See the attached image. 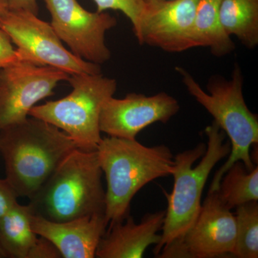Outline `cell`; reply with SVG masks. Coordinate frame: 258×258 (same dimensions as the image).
<instances>
[{
	"mask_svg": "<svg viewBox=\"0 0 258 258\" xmlns=\"http://www.w3.org/2000/svg\"><path fill=\"white\" fill-rule=\"evenodd\" d=\"M51 15V26L71 52L83 60L101 64L110 60L106 33L117 25L106 12L88 11L78 0H43Z\"/></svg>",
	"mask_w": 258,
	"mask_h": 258,
	"instance_id": "obj_8",
	"label": "cell"
},
{
	"mask_svg": "<svg viewBox=\"0 0 258 258\" xmlns=\"http://www.w3.org/2000/svg\"><path fill=\"white\" fill-rule=\"evenodd\" d=\"M237 240L232 257H258V204L249 202L236 208Z\"/></svg>",
	"mask_w": 258,
	"mask_h": 258,
	"instance_id": "obj_19",
	"label": "cell"
},
{
	"mask_svg": "<svg viewBox=\"0 0 258 258\" xmlns=\"http://www.w3.org/2000/svg\"><path fill=\"white\" fill-rule=\"evenodd\" d=\"M96 3L97 12L102 13L107 10L121 12L130 20L134 32L138 28L139 20L145 3L144 0H93Z\"/></svg>",
	"mask_w": 258,
	"mask_h": 258,
	"instance_id": "obj_20",
	"label": "cell"
},
{
	"mask_svg": "<svg viewBox=\"0 0 258 258\" xmlns=\"http://www.w3.org/2000/svg\"><path fill=\"white\" fill-rule=\"evenodd\" d=\"M0 28L17 45L23 61L51 66L69 75L101 74L100 64L83 60L68 50L50 23L37 15L9 10L0 20Z\"/></svg>",
	"mask_w": 258,
	"mask_h": 258,
	"instance_id": "obj_7",
	"label": "cell"
},
{
	"mask_svg": "<svg viewBox=\"0 0 258 258\" xmlns=\"http://www.w3.org/2000/svg\"><path fill=\"white\" fill-rule=\"evenodd\" d=\"M76 148L67 134L34 117L0 130L5 179L18 197L32 198Z\"/></svg>",
	"mask_w": 258,
	"mask_h": 258,
	"instance_id": "obj_2",
	"label": "cell"
},
{
	"mask_svg": "<svg viewBox=\"0 0 258 258\" xmlns=\"http://www.w3.org/2000/svg\"><path fill=\"white\" fill-rule=\"evenodd\" d=\"M30 205L15 204L0 219V244L7 257L28 258L38 235L31 227Z\"/></svg>",
	"mask_w": 258,
	"mask_h": 258,
	"instance_id": "obj_16",
	"label": "cell"
},
{
	"mask_svg": "<svg viewBox=\"0 0 258 258\" xmlns=\"http://www.w3.org/2000/svg\"><path fill=\"white\" fill-rule=\"evenodd\" d=\"M7 257L6 254L3 250V247H2L1 244H0V258H5Z\"/></svg>",
	"mask_w": 258,
	"mask_h": 258,
	"instance_id": "obj_26",
	"label": "cell"
},
{
	"mask_svg": "<svg viewBox=\"0 0 258 258\" xmlns=\"http://www.w3.org/2000/svg\"><path fill=\"white\" fill-rule=\"evenodd\" d=\"M38 237L30 249L28 258H62L55 244L45 237Z\"/></svg>",
	"mask_w": 258,
	"mask_h": 258,
	"instance_id": "obj_22",
	"label": "cell"
},
{
	"mask_svg": "<svg viewBox=\"0 0 258 258\" xmlns=\"http://www.w3.org/2000/svg\"><path fill=\"white\" fill-rule=\"evenodd\" d=\"M208 144L200 143L193 149L174 157V186L170 194L163 193L167 209L160 243L154 248L157 256L166 246L180 240L192 227L202 207V196L210 173L215 165L230 154V141L215 121L206 127Z\"/></svg>",
	"mask_w": 258,
	"mask_h": 258,
	"instance_id": "obj_3",
	"label": "cell"
},
{
	"mask_svg": "<svg viewBox=\"0 0 258 258\" xmlns=\"http://www.w3.org/2000/svg\"><path fill=\"white\" fill-rule=\"evenodd\" d=\"M23 61L20 52L13 47L10 37L0 28V69Z\"/></svg>",
	"mask_w": 258,
	"mask_h": 258,
	"instance_id": "obj_21",
	"label": "cell"
},
{
	"mask_svg": "<svg viewBox=\"0 0 258 258\" xmlns=\"http://www.w3.org/2000/svg\"><path fill=\"white\" fill-rule=\"evenodd\" d=\"M96 152L106 176L105 217L109 225L130 215L131 203L139 190L174 171V156L164 144L147 147L137 139L108 136L102 138Z\"/></svg>",
	"mask_w": 258,
	"mask_h": 258,
	"instance_id": "obj_1",
	"label": "cell"
},
{
	"mask_svg": "<svg viewBox=\"0 0 258 258\" xmlns=\"http://www.w3.org/2000/svg\"><path fill=\"white\" fill-rule=\"evenodd\" d=\"M237 240L235 215L216 191H208L192 227L182 238L161 249L159 257H232Z\"/></svg>",
	"mask_w": 258,
	"mask_h": 258,
	"instance_id": "obj_9",
	"label": "cell"
},
{
	"mask_svg": "<svg viewBox=\"0 0 258 258\" xmlns=\"http://www.w3.org/2000/svg\"><path fill=\"white\" fill-rule=\"evenodd\" d=\"M31 227L37 235L55 244L62 258H94L108 223L105 214L66 222H53L32 214Z\"/></svg>",
	"mask_w": 258,
	"mask_h": 258,
	"instance_id": "obj_13",
	"label": "cell"
},
{
	"mask_svg": "<svg viewBox=\"0 0 258 258\" xmlns=\"http://www.w3.org/2000/svg\"><path fill=\"white\" fill-rule=\"evenodd\" d=\"M70 75L47 66L20 61L0 69V130L20 123L39 101L54 95Z\"/></svg>",
	"mask_w": 258,
	"mask_h": 258,
	"instance_id": "obj_10",
	"label": "cell"
},
{
	"mask_svg": "<svg viewBox=\"0 0 258 258\" xmlns=\"http://www.w3.org/2000/svg\"><path fill=\"white\" fill-rule=\"evenodd\" d=\"M18 194L6 179H0V219L18 203Z\"/></svg>",
	"mask_w": 258,
	"mask_h": 258,
	"instance_id": "obj_23",
	"label": "cell"
},
{
	"mask_svg": "<svg viewBox=\"0 0 258 258\" xmlns=\"http://www.w3.org/2000/svg\"><path fill=\"white\" fill-rule=\"evenodd\" d=\"M221 0H199L192 29L191 43L195 47H208L217 57L229 55L235 45L220 22L219 8Z\"/></svg>",
	"mask_w": 258,
	"mask_h": 258,
	"instance_id": "obj_15",
	"label": "cell"
},
{
	"mask_svg": "<svg viewBox=\"0 0 258 258\" xmlns=\"http://www.w3.org/2000/svg\"><path fill=\"white\" fill-rule=\"evenodd\" d=\"M165 214L163 210L148 213L138 224L129 215L123 221L110 225L98 244L96 257H143L149 246L160 243L158 232L162 230Z\"/></svg>",
	"mask_w": 258,
	"mask_h": 258,
	"instance_id": "obj_14",
	"label": "cell"
},
{
	"mask_svg": "<svg viewBox=\"0 0 258 258\" xmlns=\"http://www.w3.org/2000/svg\"><path fill=\"white\" fill-rule=\"evenodd\" d=\"M188 92L214 118L213 121L230 139L228 159L214 176L209 191H216L222 176L234 163L240 161L247 170L254 169L251 147L258 143L257 115L249 109L243 96V76L235 64L230 79L213 76L207 92L188 71L176 68Z\"/></svg>",
	"mask_w": 258,
	"mask_h": 258,
	"instance_id": "obj_5",
	"label": "cell"
},
{
	"mask_svg": "<svg viewBox=\"0 0 258 258\" xmlns=\"http://www.w3.org/2000/svg\"><path fill=\"white\" fill-rule=\"evenodd\" d=\"M102 176L96 150L76 148L30 198L29 205L33 214L53 222L105 214Z\"/></svg>",
	"mask_w": 258,
	"mask_h": 258,
	"instance_id": "obj_4",
	"label": "cell"
},
{
	"mask_svg": "<svg viewBox=\"0 0 258 258\" xmlns=\"http://www.w3.org/2000/svg\"><path fill=\"white\" fill-rule=\"evenodd\" d=\"M8 0H0V20L9 11Z\"/></svg>",
	"mask_w": 258,
	"mask_h": 258,
	"instance_id": "obj_25",
	"label": "cell"
},
{
	"mask_svg": "<svg viewBox=\"0 0 258 258\" xmlns=\"http://www.w3.org/2000/svg\"><path fill=\"white\" fill-rule=\"evenodd\" d=\"M179 102L165 92L153 96L131 93L123 98L107 100L100 115L101 132L108 137L137 139L154 123H166L179 112Z\"/></svg>",
	"mask_w": 258,
	"mask_h": 258,
	"instance_id": "obj_11",
	"label": "cell"
},
{
	"mask_svg": "<svg viewBox=\"0 0 258 258\" xmlns=\"http://www.w3.org/2000/svg\"><path fill=\"white\" fill-rule=\"evenodd\" d=\"M217 192L223 205L230 210L257 201V164L249 171L242 161H236L222 176Z\"/></svg>",
	"mask_w": 258,
	"mask_h": 258,
	"instance_id": "obj_18",
	"label": "cell"
},
{
	"mask_svg": "<svg viewBox=\"0 0 258 258\" xmlns=\"http://www.w3.org/2000/svg\"><path fill=\"white\" fill-rule=\"evenodd\" d=\"M73 90L57 101L35 106L29 115L55 125L67 134L85 151H96L102 137L100 115L107 100L117 90L115 79L101 74L70 75Z\"/></svg>",
	"mask_w": 258,
	"mask_h": 258,
	"instance_id": "obj_6",
	"label": "cell"
},
{
	"mask_svg": "<svg viewBox=\"0 0 258 258\" xmlns=\"http://www.w3.org/2000/svg\"><path fill=\"white\" fill-rule=\"evenodd\" d=\"M10 10H21L35 15H38L37 0H8Z\"/></svg>",
	"mask_w": 258,
	"mask_h": 258,
	"instance_id": "obj_24",
	"label": "cell"
},
{
	"mask_svg": "<svg viewBox=\"0 0 258 258\" xmlns=\"http://www.w3.org/2000/svg\"><path fill=\"white\" fill-rule=\"evenodd\" d=\"M199 0H153L145 3L134 32L140 45L171 53L192 48L191 32Z\"/></svg>",
	"mask_w": 258,
	"mask_h": 258,
	"instance_id": "obj_12",
	"label": "cell"
},
{
	"mask_svg": "<svg viewBox=\"0 0 258 258\" xmlns=\"http://www.w3.org/2000/svg\"><path fill=\"white\" fill-rule=\"evenodd\" d=\"M153 1V0H144V3H148V2Z\"/></svg>",
	"mask_w": 258,
	"mask_h": 258,
	"instance_id": "obj_27",
	"label": "cell"
},
{
	"mask_svg": "<svg viewBox=\"0 0 258 258\" xmlns=\"http://www.w3.org/2000/svg\"><path fill=\"white\" fill-rule=\"evenodd\" d=\"M220 22L226 33L247 48L258 45V0H221Z\"/></svg>",
	"mask_w": 258,
	"mask_h": 258,
	"instance_id": "obj_17",
	"label": "cell"
}]
</instances>
